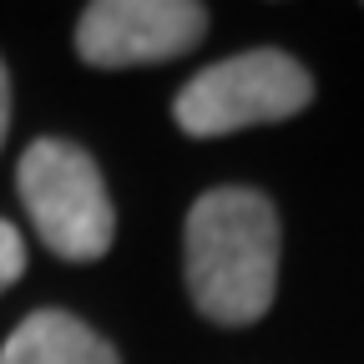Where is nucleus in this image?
Segmentation results:
<instances>
[{"mask_svg": "<svg viewBox=\"0 0 364 364\" xmlns=\"http://www.w3.org/2000/svg\"><path fill=\"white\" fill-rule=\"evenodd\" d=\"M182 258L198 314L213 324H253L279 289V213L253 188H213L188 213Z\"/></svg>", "mask_w": 364, "mask_h": 364, "instance_id": "1", "label": "nucleus"}, {"mask_svg": "<svg viewBox=\"0 0 364 364\" xmlns=\"http://www.w3.org/2000/svg\"><path fill=\"white\" fill-rule=\"evenodd\" d=\"M16 188H21V203L36 223L41 243L56 258L91 263V258H102L112 248L117 208L107 198L102 167L76 142H61V136L31 142L21 167H16Z\"/></svg>", "mask_w": 364, "mask_h": 364, "instance_id": "2", "label": "nucleus"}, {"mask_svg": "<svg viewBox=\"0 0 364 364\" xmlns=\"http://www.w3.org/2000/svg\"><path fill=\"white\" fill-rule=\"evenodd\" d=\"M314 97L309 71L284 51H243L198 71L177 91L172 117L188 136H228L243 127L299 117Z\"/></svg>", "mask_w": 364, "mask_h": 364, "instance_id": "3", "label": "nucleus"}, {"mask_svg": "<svg viewBox=\"0 0 364 364\" xmlns=\"http://www.w3.org/2000/svg\"><path fill=\"white\" fill-rule=\"evenodd\" d=\"M208 36L198 0H97L76 21V51L91 66H157Z\"/></svg>", "mask_w": 364, "mask_h": 364, "instance_id": "4", "label": "nucleus"}, {"mask_svg": "<svg viewBox=\"0 0 364 364\" xmlns=\"http://www.w3.org/2000/svg\"><path fill=\"white\" fill-rule=\"evenodd\" d=\"M0 364H122V359L91 324H81L76 314L36 309L6 339Z\"/></svg>", "mask_w": 364, "mask_h": 364, "instance_id": "5", "label": "nucleus"}, {"mask_svg": "<svg viewBox=\"0 0 364 364\" xmlns=\"http://www.w3.org/2000/svg\"><path fill=\"white\" fill-rule=\"evenodd\" d=\"M26 273V243L11 223H0V294H6L16 279Z\"/></svg>", "mask_w": 364, "mask_h": 364, "instance_id": "6", "label": "nucleus"}, {"mask_svg": "<svg viewBox=\"0 0 364 364\" xmlns=\"http://www.w3.org/2000/svg\"><path fill=\"white\" fill-rule=\"evenodd\" d=\"M6 127H11V76H6V61H0V142H6Z\"/></svg>", "mask_w": 364, "mask_h": 364, "instance_id": "7", "label": "nucleus"}]
</instances>
